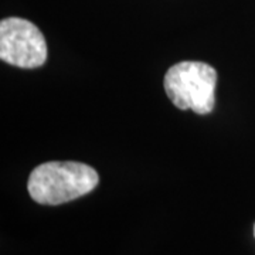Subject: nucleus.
I'll list each match as a JSON object with an SVG mask.
<instances>
[{"instance_id":"obj_1","label":"nucleus","mask_w":255,"mask_h":255,"mask_svg":"<svg viewBox=\"0 0 255 255\" xmlns=\"http://www.w3.org/2000/svg\"><path fill=\"white\" fill-rule=\"evenodd\" d=\"M100 176L91 166L80 162H46L30 173L27 190L40 204L58 206L92 191Z\"/></svg>"},{"instance_id":"obj_2","label":"nucleus","mask_w":255,"mask_h":255,"mask_svg":"<svg viewBox=\"0 0 255 255\" xmlns=\"http://www.w3.org/2000/svg\"><path fill=\"white\" fill-rule=\"evenodd\" d=\"M216 82L217 73L210 64L182 61L169 68L163 87L176 108L207 115L214 108Z\"/></svg>"},{"instance_id":"obj_3","label":"nucleus","mask_w":255,"mask_h":255,"mask_svg":"<svg viewBox=\"0 0 255 255\" xmlns=\"http://www.w3.org/2000/svg\"><path fill=\"white\" fill-rule=\"evenodd\" d=\"M0 58L20 68H37L47 60L43 33L31 21L9 17L0 23Z\"/></svg>"},{"instance_id":"obj_4","label":"nucleus","mask_w":255,"mask_h":255,"mask_svg":"<svg viewBox=\"0 0 255 255\" xmlns=\"http://www.w3.org/2000/svg\"><path fill=\"white\" fill-rule=\"evenodd\" d=\"M254 234H255V228H254Z\"/></svg>"}]
</instances>
